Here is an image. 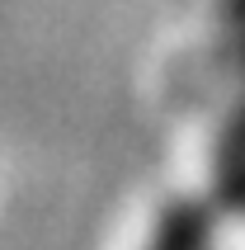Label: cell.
Segmentation results:
<instances>
[{
	"instance_id": "1",
	"label": "cell",
	"mask_w": 245,
	"mask_h": 250,
	"mask_svg": "<svg viewBox=\"0 0 245 250\" xmlns=\"http://www.w3.org/2000/svg\"><path fill=\"white\" fill-rule=\"evenodd\" d=\"M212 208L198 198H175L170 208L156 217L151 236L142 250H212Z\"/></svg>"
},
{
	"instance_id": "2",
	"label": "cell",
	"mask_w": 245,
	"mask_h": 250,
	"mask_svg": "<svg viewBox=\"0 0 245 250\" xmlns=\"http://www.w3.org/2000/svg\"><path fill=\"white\" fill-rule=\"evenodd\" d=\"M217 180H222V194L231 198L236 208H245V118L226 132V137H222Z\"/></svg>"
}]
</instances>
